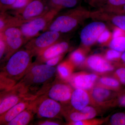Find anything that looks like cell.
Returning a JSON list of instances; mask_svg holds the SVG:
<instances>
[{"mask_svg":"<svg viewBox=\"0 0 125 125\" xmlns=\"http://www.w3.org/2000/svg\"><path fill=\"white\" fill-rule=\"evenodd\" d=\"M56 68L45 63L35 62L23 77L14 87L35 96L45 93L49 85L55 80Z\"/></svg>","mask_w":125,"mask_h":125,"instance_id":"1","label":"cell"},{"mask_svg":"<svg viewBox=\"0 0 125 125\" xmlns=\"http://www.w3.org/2000/svg\"><path fill=\"white\" fill-rule=\"evenodd\" d=\"M33 56L24 48L19 49L10 57L0 71L1 92L11 89L25 75L32 64Z\"/></svg>","mask_w":125,"mask_h":125,"instance_id":"2","label":"cell"},{"mask_svg":"<svg viewBox=\"0 0 125 125\" xmlns=\"http://www.w3.org/2000/svg\"><path fill=\"white\" fill-rule=\"evenodd\" d=\"M33 107L35 115L39 118L60 119L63 116L64 107L62 104L45 94L34 100Z\"/></svg>","mask_w":125,"mask_h":125,"instance_id":"3","label":"cell"},{"mask_svg":"<svg viewBox=\"0 0 125 125\" xmlns=\"http://www.w3.org/2000/svg\"><path fill=\"white\" fill-rule=\"evenodd\" d=\"M59 12L49 9L42 15L23 23L19 28L27 42L39 35L40 31H46Z\"/></svg>","mask_w":125,"mask_h":125,"instance_id":"4","label":"cell"},{"mask_svg":"<svg viewBox=\"0 0 125 125\" xmlns=\"http://www.w3.org/2000/svg\"><path fill=\"white\" fill-rule=\"evenodd\" d=\"M82 11L80 8H77L63 14L57 15L46 31L52 30L61 33L72 31L80 22L83 15Z\"/></svg>","mask_w":125,"mask_h":125,"instance_id":"5","label":"cell"},{"mask_svg":"<svg viewBox=\"0 0 125 125\" xmlns=\"http://www.w3.org/2000/svg\"><path fill=\"white\" fill-rule=\"evenodd\" d=\"M60 33L46 30L38 36L29 40L24 48L31 52L34 56H37L45 49L60 41Z\"/></svg>","mask_w":125,"mask_h":125,"instance_id":"6","label":"cell"},{"mask_svg":"<svg viewBox=\"0 0 125 125\" xmlns=\"http://www.w3.org/2000/svg\"><path fill=\"white\" fill-rule=\"evenodd\" d=\"M0 33L4 39L7 48L5 55L3 58L4 61H7L13 54L28 42L23 36L19 27L8 28Z\"/></svg>","mask_w":125,"mask_h":125,"instance_id":"7","label":"cell"},{"mask_svg":"<svg viewBox=\"0 0 125 125\" xmlns=\"http://www.w3.org/2000/svg\"><path fill=\"white\" fill-rule=\"evenodd\" d=\"M38 96L27 93L15 87L8 90L1 92L0 115L18 103L27 99L36 98Z\"/></svg>","mask_w":125,"mask_h":125,"instance_id":"8","label":"cell"},{"mask_svg":"<svg viewBox=\"0 0 125 125\" xmlns=\"http://www.w3.org/2000/svg\"><path fill=\"white\" fill-rule=\"evenodd\" d=\"M59 80H54L43 94L61 104H67L70 102L74 89L69 83Z\"/></svg>","mask_w":125,"mask_h":125,"instance_id":"9","label":"cell"},{"mask_svg":"<svg viewBox=\"0 0 125 125\" xmlns=\"http://www.w3.org/2000/svg\"><path fill=\"white\" fill-rule=\"evenodd\" d=\"M89 92L91 97L92 106L97 107L116 106V98L118 92L95 85Z\"/></svg>","mask_w":125,"mask_h":125,"instance_id":"10","label":"cell"},{"mask_svg":"<svg viewBox=\"0 0 125 125\" xmlns=\"http://www.w3.org/2000/svg\"><path fill=\"white\" fill-rule=\"evenodd\" d=\"M48 10L46 0H33L22 10L12 14L27 22L42 15Z\"/></svg>","mask_w":125,"mask_h":125,"instance_id":"11","label":"cell"},{"mask_svg":"<svg viewBox=\"0 0 125 125\" xmlns=\"http://www.w3.org/2000/svg\"><path fill=\"white\" fill-rule=\"evenodd\" d=\"M99 76L95 73L80 72L73 73L68 83L75 89H79L89 91L95 85Z\"/></svg>","mask_w":125,"mask_h":125,"instance_id":"12","label":"cell"},{"mask_svg":"<svg viewBox=\"0 0 125 125\" xmlns=\"http://www.w3.org/2000/svg\"><path fill=\"white\" fill-rule=\"evenodd\" d=\"M106 29L105 23L96 21L90 23L84 27L80 33L81 43L85 47L92 46L97 41L101 34Z\"/></svg>","mask_w":125,"mask_h":125,"instance_id":"13","label":"cell"},{"mask_svg":"<svg viewBox=\"0 0 125 125\" xmlns=\"http://www.w3.org/2000/svg\"><path fill=\"white\" fill-rule=\"evenodd\" d=\"M85 65L99 75L112 73L116 68L105 57L97 54L91 55L87 58Z\"/></svg>","mask_w":125,"mask_h":125,"instance_id":"14","label":"cell"},{"mask_svg":"<svg viewBox=\"0 0 125 125\" xmlns=\"http://www.w3.org/2000/svg\"><path fill=\"white\" fill-rule=\"evenodd\" d=\"M96 107L88 105L81 111H77L71 108H64L63 116L68 122L79 121L94 118L98 114Z\"/></svg>","mask_w":125,"mask_h":125,"instance_id":"15","label":"cell"},{"mask_svg":"<svg viewBox=\"0 0 125 125\" xmlns=\"http://www.w3.org/2000/svg\"><path fill=\"white\" fill-rule=\"evenodd\" d=\"M68 42L59 41L48 47L37 56L36 62L44 63L47 61L57 56L63 55L68 51Z\"/></svg>","mask_w":125,"mask_h":125,"instance_id":"16","label":"cell"},{"mask_svg":"<svg viewBox=\"0 0 125 125\" xmlns=\"http://www.w3.org/2000/svg\"><path fill=\"white\" fill-rule=\"evenodd\" d=\"M69 103L71 108L77 111H81L87 106L91 105L92 101L89 91L74 89Z\"/></svg>","mask_w":125,"mask_h":125,"instance_id":"17","label":"cell"},{"mask_svg":"<svg viewBox=\"0 0 125 125\" xmlns=\"http://www.w3.org/2000/svg\"><path fill=\"white\" fill-rule=\"evenodd\" d=\"M36 98L27 99L18 103L0 115V125H7L21 113L29 107Z\"/></svg>","mask_w":125,"mask_h":125,"instance_id":"18","label":"cell"},{"mask_svg":"<svg viewBox=\"0 0 125 125\" xmlns=\"http://www.w3.org/2000/svg\"><path fill=\"white\" fill-rule=\"evenodd\" d=\"M25 22H26L19 17L7 13V11L0 12V32L10 27H20Z\"/></svg>","mask_w":125,"mask_h":125,"instance_id":"19","label":"cell"},{"mask_svg":"<svg viewBox=\"0 0 125 125\" xmlns=\"http://www.w3.org/2000/svg\"><path fill=\"white\" fill-rule=\"evenodd\" d=\"M33 102L29 107L21 113L7 125H27L29 124L35 115L33 107Z\"/></svg>","mask_w":125,"mask_h":125,"instance_id":"20","label":"cell"},{"mask_svg":"<svg viewBox=\"0 0 125 125\" xmlns=\"http://www.w3.org/2000/svg\"><path fill=\"white\" fill-rule=\"evenodd\" d=\"M95 85L115 92H119L122 89V85L121 83L112 75L110 76L104 75L99 76Z\"/></svg>","mask_w":125,"mask_h":125,"instance_id":"21","label":"cell"},{"mask_svg":"<svg viewBox=\"0 0 125 125\" xmlns=\"http://www.w3.org/2000/svg\"><path fill=\"white\" fill-rule=\"evenodd\" d=\"M75 67L69 60L60 63L56 68V74L61 80L68 83Z\"/></svg>","mask_w":125,"mask_h":125,"instance_id":"22","label":"cell"},{"mask_svg":"<svg viewBox=\"0 0 125 125\" xmlns=\"http://www.w3.org/2000/svg\"><path fill=\"white\" fill-rule=\"evenodd\" d=\"M48 9L60 11L62 9H72L78 4L79 0H46Z\"/></svg>","mask_w":125,"mask_h":125,"instance_id":"23","label":"cell"},{"mask_svg":"<svg viewBox=\"0 0 125 125\" xmlns=\"http://www.w3.org/2000/svg\"><path fill=\"white\" fill-rule=\"evenodd\" d=\"M86 59L85 51L83 49H78L71 52L68 60L73 64L75 68H80L85 65Z\"/></svg>","mask_w":125,"mask_h":125,"instance_id":"24","label":"cell"},{"mask_svg":"<svg viewBox=\"0 0 125 125\" xmlns=\"http://www.w3.org/2000/svg\"><path fill=\"white\" fill-rule=\"evenodd\" d=\"M109 46L110 48L120 52L125 51V36L113 38L109 43Z\"/></svg>","mask_w":125,"mask_h":125,"instance_id":"25","label":"cell"},{"mask_svg":"<svg viewBox=\"0 0 125 125\" xmlns=\"http://www.w3.org/2000/svg\"><path fill=\"white\" fill-rule=\"evenodd\" d=\"M107 118L104 119H98L93 118L88 119L84 120L79 121L72 122L67 123V125H99L105 123L108 119Z\"/></svg>","mask_w":125,"mask_h":125,"instance_id":"26","label":"cell"},{"mask_svg":"<svg viewBox=\"0 0 125 125\" xmlns=\"http://www.w3.org/2000/svg\"><path fill=\"white\" fill-rule=\"evenodd\" d=\"M33 0H16L10 7L8 11L11 10L12 13L20 11Z\"/></svg>","mask_w":125,"mask_h":125,"instance_id":"27","label":"cell"},{"mask_svg":"<svg viewBox=\"0 0 125 125\" xmlns=\"http://www.w3.org/2000/svg\"><path fill=\"white\" fill-rule=\"evenodd\" d=\"M109 125H125V113L118 112L111 116Z\"/></svg>","mask_w":125,"mask_h":125,"instance_id":"28","label":"cell"},{"mask_svg":"<svg viewBox=\"0 0 125 125\" xmlns=\"http://www.w3.org/2000/svg\"><path fill=\"white\" fill-rule=\"evenodd\" d=\"M112 73V76L117 80L122 85H125V67H117Z\"/></svg>","mask_w":125,"mask_h":125,"instance_id":"29","label":"cell"},{"mask_svg":"<svg viewBox=\"0 0 125 125\" xmlns=\"http://www.w3.org/2000/svg\"><path fill=\"white\" fill-rule=\"evenodd\" d=\"M111 21L116 27L125 32V15L114 16L112 18Z\"/></svg>","mask_w":125,"mask_h":125,"instance_id":"30","label":"cell"},{"mask_svg":"<svg viewBox=\"0 0 125 125\" xmlns=\"http://www.w3.org/2000/svg\"><path fill=\"white\" fill-rule=\"evenodd\" d=\"M121 54L122 52L110 48L106 52L104 57L109 62L119 61Z\"/></svg>","mask_w":125,"mask_h":125,"instance_id":"31","label":"cell"},{"mask_svg":"<svg viewBox=\"0 0 125 125\" xmlns=\"http://www.w3.org/2000/svg\"><path fill=\"white\" fill-rule=\"evenodd\" d=\"M125 5V0H108L103 7L109 9H120Z\"/></svg>","mask_w":125,"mask_h":125,"instance_id":"32","label":"cell"},{"mask_svg":"<svg viewBox=\"0 0 125 125\" xmlns=\"http://www.w3.org/2000/svg\"><path fill=\"white\" fill-rule=\"evenodd\" d=\"M116 106L125 108V89L118 92L115 100Z\"/></svg>","mask_w":125,"mask_h":125,"instance_id":"33","label":"cell"},{"mask_svg":"<svg viewBox=\"0 0 125 125\" xmlns=\"http://www.w3.org/2000/svg\"><path fill=\"white\" fill-rule=\"evenodd\" d=\"M16 0H0V12L7 11Z\"/></svg>","mask_w":125,"mask_h":125,"instance_id":"34","label":"cell"},{"mask_svg":"<svg viewBox=\"0 0 125 125\" xmlns=\"http://www.w3.org/2000/svg\"><path fill=\"white\" fill-rule=\"evenodd\" d=\"M111 36L110 32L108 30L106 29L101 34L97 40V42L101 44L105 43L108 40Z\"/></svg>","mask_w":125,"mask_h":125,"instance_id":"35","label":"cell"},{"mask_svg":"<svg viewBox=\"0 0 125 125\" xmlns=\"http://www.w3.org/2000/svg\"><path fill=\"white\" fill-rule=\"evenodd\" d=\"M60 121L57 119L48 118L40 120L37 122L36 125H61Z\"/></svg>","mask_w":125,"mask_h":125,"instance_id":"36","label":"cell"},{"mask_svg":"<svg viewBox=\"0 0 125 125\" xmlns=\"http://www.w3.org/2000/svg\"><path fill=\"white\" fill-rule=\"evenodd\" d=\"M0 37V59L1 60L5 55L7 48L4 39L1 34Z\"/></svg>","mask_w":125,"mask_h":125,"instance_id":"37","label":"cell"},{"mask_svg":"<svg viewBox=\"0 0 125 125\" xmlns=\"http://www.w3.org/2000/svg\"><path fill=\"white\" fill-rule=\"evenodd\" d=\"M63 57V55L53 57L44 63L50 66H54L56 65L60 62Z\"/></svg>","mask_w":125,"mask_h":125,"instance_id":"38","label":"cell"},{"mask_svg":"<svg viewBox=\"0 0 125 125\" xmlns=\"http://www.w3.org/2000/svg\"><path fill=\"white\" fill-rule=\"evenodd\" d=\"M87 2L94 7H103L108 0H86Z\"/></svg>","mask_w":125,"mask_h":125,"instance_id":"39","label":"cell"},{"mask_svg":"<svg viewBox=\"0 0 125 125\" xmlns=\"http://www.w3.org/2000/svg\"><path fill=\"white\" fill-rule=\"evenodd\" d=\"M125 32L122 30L116 27V28L114 30L112 34L113 38L125 36Z\"/></svg>","mask_w":125,"mask_h":125,"instance_id":"40","label":"cell"},{"mask_svg":"<svg viewBox=\"0 0 125 125\" xmlns=\"http://www.w3.org/2000/svg\"><path fill=\"white\" fill-rule=\"evenodd\" d=\"M121 62L119 64H117V67L119 66L125 67V51L122 52L120 60Z\"/></svg>","mask_w":125,"mask_h":125,"instance_id":"41","label":"cell"},{"mask_svg":"<svg viewBox=\"0 0 125 125\" xmlns=\"http://www.w3.org/2000/svg\"><path fill=\"white\" fill-rule=\"evenodd\" d=\"M120 9L122 10L123 11L124 13H125V5L122 7Z\"/></svg>","mask_w":125,"mask_h":125,"instance_id":"42","label":"cell"}]
</instances>
